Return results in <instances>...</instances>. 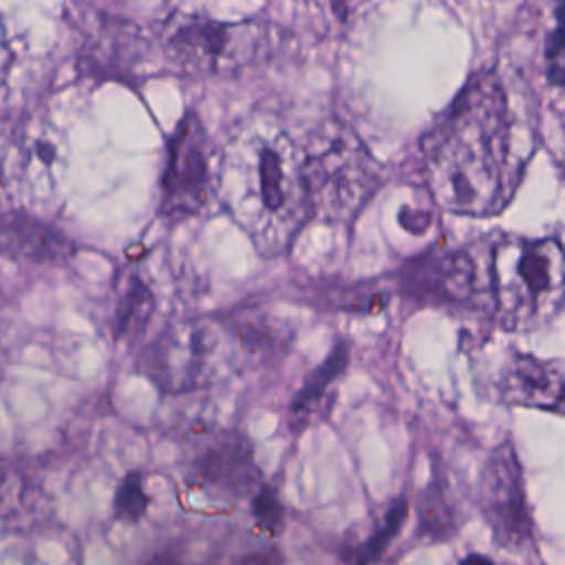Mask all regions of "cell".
Returning a JSON list of instances; mask_svg holds the SVG:
<instances>
[{"mask_svg":"<svg viewBox=\"0 0 565 565\" xmlns=\"http://www.w3.org/2000/svg\"><path fill=\"white\" fill-rule=\"evenodd\" d=\"M234 565H285L282 561V554L274 547H267V550H258V552H252V554H245L238 563Z\"/></svg>","mask_w":565,"mask_h":565,"instance_id":"obj_23","label":"cell"},{"mask_svg":"<svg viewBox=\"0 0 565 565\" xmlns=\"http://www.w3.org/2000/svg\"><path fill=\"white\" fill-rule=\"evenodd\" d=\"M402 294L430 305H463L490 289L479 278V263L468 252L422 254L397 271Z\"/></svg>","mask_w":565,"mask_h":565,"instance_id":"obj_11","label":"cell"},{"mask_svg":"<svg viewBox=\"0 0 565 565\" xmlns=\"http://www.w3.org/2000/svg\"><path fill=\"white\" fill-rule=\"evenodd\" d=\"M18 351V322L0 313V373L9 366Z\"/></svg>","mask_w":565,"mask_h":565,"instance_id":"obj_21","label":"cell"},{"mask_svg":"<svg viewBox=\"0 0 565 565\" xmlns=\"http://www.w3.org/2000/svg\"><path fill=\"white\" fill-rule=\"evenodd\" d=\"M148 505H150V497L146 492L143 475L139 470L128 472L115 490V499H113L115 516L124 523H139L146 516Z\"/></svg>","mask_w":565,"mask_h":565,"instance_id":"obj_19","label":"cell"},{"mask_svg":"<svg viewBox=\"0 0 565 565\" xmlns=\"http://www.w3.org/2000/svg\"><path fill=\"white\" fill-rule=\"evenodd\" d=\"M479 508L505 550H525L534 539L532 512L525 497L523 470L510 441L494 446L479 475Z\"/></svg>","mask_w":565,"mask_h":565,"instance_id":"obj_6","label":"cell"},{"mask_svg":"<svg viewBox=\"0 0 565 565\" xmlns=\"http://www.w3.org/2000/svg\"><path fill=\"white\" fill-rule=\"evenodd\" d=\"M188 479L214 499H245L260 486L252 441L238 430H214L199 441L188 461Z\"/></svg>","mask_w":565,"mask_h":565,"instance_id":"obj_9","label":"cell"},{"mask_svg":"<svg viewBox=\"0 0 565 565\" xmlns=\"http://www.w3.org/2000/svg\"><path fill=\"white\" fill-rule=\"evenodd\" d=\"M408 516V499L406 497H397L391 501V505L386 508L384 516L380 519V523L373 527V532L366 536V541L351 545L342 552V558L349 565H375L382 561V556L386 554L388 545L395 541V536L399 534L404 521Z\"/></svg>","mask_w":565,"mask_h":565,"instance_id":"obj_17","label":"cell"},{"mask_svg":"<svg viewBox=\"0 0 565 565\" xmlns=\"http://www.w3.org/2000/svg\"><path fill=\"white\" fill-rule=\"evenodd\" d=\"M214 338L203 324H174L161 331L139 355V366L152 384L168 393L199 388L212 375Z\"/></svg>","mask_w":565,"mask_h":565,"instance_id":"obj_8","label":"cell"},{"mask_svg":"<svg viewBox=\"0 0 565 565\" xmlns=\"http://www.w3.org/2000/svg\"><path fill=\"white\" fill-rule=\"evenodd\" d=\"M459 565H497V563L486 554H468L461 558Z\"/></svg>","mask_w":565,"mask_h":565,"instance_id":"obj_25","label":"cell"},{"mask_svg":"<svg viewBox=\"0 0 565 565\" xmlns=\"http://www.w3.org/2000/svg\"><path fill=\"white\" fill-rule=\"evenodd\" d=\"M510 139L503 86L492 71H481L422 139L426 185L435 201L461 216L499 214L519 181Z\"/></svg>","mask_w":565,"mask_h":565,"instance_id":"obj_1","label":"cell"},{"mask_svg":"<svg viewBox=\"0 0 565 565\" xmlns=\"http://www.w3.org/2000/svg\"><path fill=\"white\" fill-rule=\"evenodd\" d=\"M46 514V497L35 472L0 452V536L35 530Z\"/></svg>","mask_w":565,"mask_h":565,"instance_id":"obj_13","label":"cell"},{"mask_svg":"<svg viewBox=\"0 0 565 565\" xmlns=\"http://www.w3.org/2000/svg\"><path fill=\"white\" fill-rule=\"evenodd\" d=\"M459 523V508L450 494L446 475L435 468L417 499V536L428 541H450L457 534Z\"/></svg>","mask_w":565,"mask_h":565,"instance_id":"obj_16","label":"cell"},{"mask_svg":"<svg viewBox=\"0 0 565 565\" xmlns=\"http://www.w3.org/2000/svg\"><path fill=\"white\" fill-rule=\"evenodd\" d=\"M351 347L347 340H338L327 358L305 377L302 386L294 393L289 408H287V424L298 435L302 433L316 415L324 408V404L331 399V388L349 366Z\"/></svg>","mask_w":565,"mask_h":565,"instance_id":"obj_14","label":"cell"},{"mask_svg":"<svg viewBox=\"0 0 565 565\" xmlns=\"http://www.w3.org/2000/svg\"><path fill=\"white\" fill-rule=\"evenodd\" d=\"M148 565H179V561L172 554H154Z\"/></svg>","mask_w":565,"mask_h":565,"instance_id":"obj_26","label":"cell"},{"mask_svg":"<svg viewBox=\"0 0 565 565\" xmlns=\"http://www.w3.org/2000/svg\"><path fill=\"white\" fill-rule=\"evenodd\" d=\"M563 362L541 360L530 353H512L499 375V393L508 404L563 411Z\"/></svg>","mask_w":565,"mask_h":565,"instance_id":"obj_12","label":"cell"},{"mask_svg":"<svg viewBox=\"0 0 565 565\" xmlns=\"http://www.w3.org/2000/svg\"><path fill=\"white\" fill-rule=\"evenodd\" d=\"M488 274L503 329H536L558 316L565 289L558 238H505L494 245Z\"/></svg>","mask_w":565,"mask_h":565,"instance_id":"obj_3","label":"cell"},{"mask_svg":"<svg viewBox=\"0 0 565 565\" xmlns=\"http://www.w3.org/2000/svg\"><path fill=\"white\" fill-rule=\"evenodd\" d=\"M154 311V296L139 274H126L124 285L117 294L115 331L117 338H130L146 329Z\"/></svg>","mask_w":565,"mask_h":565,"instance_id":"obj_18","label":"cell"},{"mask_svg":"<svg viewBox=\"0 0 565 565\" xmlns=\"http://www.w3.org/2000/svg\"><path fill=\"white\" fill-rule=\"evenodd\" d=\"M218 179L263 249H285L311 216L302 146L269 113L238 121L223 148Z\"/></svg>","mask_w":565,"mask_h":565,"instance_id":"obj_2","label":"cell"},{"mask_svg":"<svg viewBox=\"0 0 565 565\" xmlns=\"http://www.w3.org/2000/svg\"><path fill=\"white\" fill-rule=\"evenodd\" d=\"M62 143L44 117H31L7 139L0 152V177L4 185L29 201L44 199L57 181Z\"/></svg>","mask_w":565,"mask_h":565,"instance_id":"obj_10","label":"cell"},{"mask_svg":"<svg viewBox=\"0 0 565 565\" xmlns=\"http://www.w3.org/2000/svg\"><path fill=\"white\" fill-rule=\"evenodd\" d=\"M0 565H35L31 558H26L22 552L11 547H0Z\"/></svg>","mask_w":565,"mask_h":565,"instance_id":"obj_24","label":"cell"},{"mask_svg":"<svg viewBox=\"0 0 565 565\" xmlns=\"http://www.w3.org/2000/svg\"><path fill=\"white\" fill-rule=\"evenodd\" d=\"M249 510L256 523L267 534H278L285 527V505L269 483H260L249 499Z\"/></svg>","mask_w":565,"mask_h":565,"instance_id":"obj_20","label":"cell"},{"mask_svg":"<svg viewBox=\"0 0 565 565\" xmlns=\"http://www.w3.org/2000/svg\"><path fill=\"white\" fill-rule=\"evenodd\" d=\"M0 249L46 263H62L73 256V243L66 236L29 218H20L18 223L7 218L0 225Z\"/></svg>","mask_w":565,"mask_h":565,"instance_id":"obj_15","label":"cell"},{"mask_svg":"<svg viewBox=\"0 0 565 565\" xmlns=\"http://www.w3.org/2000/svg\"><path fill=\"white\" fill-rule=\"evenodd\" d=\"M282 31L267 20L216 22L196 15H174L163 31L166 55L192 75H236L274 57Z\"/></svg>","mask_w":565,"mask_h":565,"instance_id":"obj_5","label":"cell"},{"mask_svg":"<svg viewBox=\"0 0 565 565\" xmlns=\"http://www.w3.org/2000/svg\"><path fill=\"white\" fill-rule=\"evenodd\" d=\"M302 174L311 216L353 221L377 190L380 166L347 124L329 121L302 146Z\"/></svg>","mask_w":565,"mask_h":565,"instance_id":"obj_4","label":"cell"},{"mask_svg":"<svg viewBox=\"0 0 565 565\" xmlns=\"http://www.w3.org/2000/svg\"><path fill=\"white\" fill-rule=\"evenodd\" d=\"M13 42H11V33L7 29V22L0 13V90L4 88L7 79H9V73H11V66H13Z\"/></svg>","mask_w":565,"mask_h":565,"instance_id":"obj_22","label":"cell"},{"mask_svg":"<svg viewBox=\"0 0 565 565\" xmlns=\"http://www.w3.org/2000/svg\"><path fill=\"white\" fill-rule=\"evenodd\" d=\"M210 150L201 119L194 113L185 115L168 143V161L159 185L161 216L179 221L205 207L212 192Z\"/></svg>","mask_w":565,"mask_h":565,"instance_id":"obj_7","label":"cell"}]
</instances>
